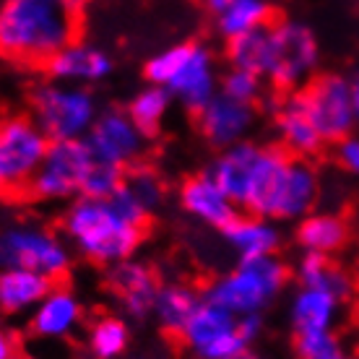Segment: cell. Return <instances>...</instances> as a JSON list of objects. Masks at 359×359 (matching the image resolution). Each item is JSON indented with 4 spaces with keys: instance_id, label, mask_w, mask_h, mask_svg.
I'll return each mask as SVG.
<instances>
[{
    "instance_id": "9",
    "label": "cell",
    "mask_w": 359,
    "mask_h": 359,
    "mask_svg": "<svg viewBox=\"0 0 359 359\" xmlns=\"http://www.w3.org/2000/svg\"><path fill=\"white\" fill-rule=\"evenodd\" d=\"M50 138L29 117H8L0 123V193L27 190L42 164Z\"/></svg>"
},
{
    "instance_id": "41",
    "label": "cell",
    "mask_w": 359,
    "mask_h": 359,
    "mask_svg": "<svg viewBox=\"0 0 359 359\" xmlns=\"http://www.w3.org/2000/svg\"><path fill=\"white\" fill-rule=\"evenodd\" d=\"M16 359H36V357H16Z\"/></svg>"
},
{
    "instance_id": "2",
    "label": "cell",
    "mask_w": 359,
    "mask_h": 359,
    "mask_svg": "<svg viewBox=\"0 0 359 359\" xmlns=\"http://www.w3.org/2000/svg\"><path fill=\"white\" fill-rule=\"evenodd\" d=\"M63 234L86 261L112 266L133 258L144 240V226L128 222L109 198L79 196L63 216Z\"/></svg>"
},
{
    "instance_id": "6",
    "label": "cell",
    "mask_w": 359,
    "mask_h": 359,
    "mask_svg": "<svg viewBox=\"0 0 359 359\" xmlns=\"http://www.w3.org/2000/svg\"><path fill=\"white\" fill-rule=\"evenodd\" d=\"M320 63L318 36L307 24L278 18L269 24V65L266 79L281 91L305 89Z\"/></svg>"
},
{
    "instance_id": "8",
    "label": "cell",
    "mask_w": 359,
    "mask_h": 359,
    "mask_svg": "<svg viewBox=\"0 0 359 359\" xmlns=\"http://www.w3.org/2000/svg\"><path fill=\"white\" fill-rule=\"evenodd\" d=\"M71 248L39 224L0 226V269H27L42 276L63 278L71 269Z\"/></svg>"
},
{
    "instance_id": "22",
    "label": "cell",
    "mask_w": 359,
    "mask_h": 359,
    "mask_svg": "<svg viewBox=\"0 0 359 359\" xmlns=\"http://www.w3.org/2000/svg\"><path fill=\"white\" fill-rule=\"evenodd\" d=\"M55 287L53 278L27 269H0V310L3 313H32L47 292Z\"/></svg>"
},
{
    "instance_id": "11",
    "label": "cell",
    "mask_w": 359,
    "mask_h": 359,
    "mask_svg": "<svg viewBox=\"0 0 359 359\" xmlns=\"http://www.w3.org/2000/svg\"><path fill=\"white\" fill-rule=\"evenodd\" d=\"M307 107L313 112V120L325 144H339L351 135L357 126L354 99H351V79H344L339 73H325L307 83L305 89Z\"/></svg>"
},
{
    "instance_id": "36",
    "label": "cell",
    "mask_w": 359,
    "mask_h": 359,
    "mask_svg": "<svg viewBox=\"0 0 359 359\" xmlns=\"http://www.w3.org/2000/svg\"><path fill=\"white\" fill-rule=\"evenodd\" d=\"M18 357V341L16 336L0 325V359H16Z\"/></svg>"
},
{
    "instance_id": "10",
    "label": "cell",
    "mask_w": 359,
    "mask_h": 359,
    "mask_svg": "<svg viewBox=\"0 0 359 359\" xmlns=\"http://www.w3.org/2000/svg\"><path fill=\"white\" fill-rule=\"evenodd\" d=\"M94 154L86 141H50L42 164L29 182V193L39 201H68L81 196V182Z\"/></svg>"
},
{
    "instance_id": "21",
    "label": "cell",
    "mask_w": 359,
    "mask_h": 359,
    "mask_svg": "<svg viewBox=\"0 0 359 359\" xmlns=\"http://www.w3.org/2000/svg\"><path fill=\"white\" fill-rule=\"evenodd\" d=\"M224 243L232 248L240 258H255V255H271L281 245V232L273 219L255 214H237L224 226L219 229Z\"/></svg>"
},
{
    "instance_id": "5",
    "label": "cell",
    "mask_w": 359,
    "mask_h": 359,
    "mask_svg": "<svg viewBox=\"0 0 359 359\" xmlns=\"http://www.w3.org/2000/svg\"><path fill=\"white\" fill-rule=\"evenodd\" d=\"M287 263L276 252L240 258L232 271L214 278L201 294L243 318V315L263 313L281 294V289L287 287Z\"/></svg>"
},
{
    "instance_id": "19",
    "label": "cell",
    "mask_w": 359,
    "mask_h": 359,
    "mask_svg": "<svg viewBox=\"0 0 359 359\" xmlns=\"http://www.w3.org/2000/svg\"><path fill=\"white\" fill-rule=\"evenodd\" d=\"M258 154H261V146L250 144V141H240V144L222 149L206 167L208 177L214 180L240 208H243L245 196H248V185H250Z\"/></svg>"
},
{
    "instance_id": "17",
    "label": "cell",
    "mask_w": 359,
    "mask_h": 359,
    "mask_svg": "<svg viewBox=\"0 0 359 359\" xmlns=\"http://www.w3.org/2000/svg\"><path fill=\"white\" fill-rule=\"evenodd\" d=\"M45 71L53 81L86 86V83H99L107 79L112 73V57L102 47L76 39L47 60Z\"/></svg>"
},
{
    "instance_id": "35",
    "label": "cell",
    "mask_w": 359,
    "mask_h": 359,
    "mask_svg": "<svg viewBox=\"0 0 359 359\" xmlns=\"http://www.w3.org/2000/svg\"><path fill=\"white\" fill-rule=\"evenodd\" d=\"M339 162L344 164V170L359 177V135H346L339 141Z\"/></svg>"
},
{
    "instance_id": "13",
    "label": "cell",
    "mask_w": 359,
    "mask_h": 359,
    "mask_svg": "<svg viewBox=\"0 0 359 359\" xmlns=\"http://www.w3.org/2000/svg\"><path fill=\"white\" fill-rule=\"evenodd\" d=\"M318 193H320V180H318L313 164L307 159H299V156H289L287 167L276 182L266 219L299 222L302 216L313 214L315 203H318Z\"/></svg>"
},
{
    "instance_id": "40",
    "label": "cell",
    "mask_w": 359,
    "mask_h": 359,
    "mask_svg": "<svg viewBox=\"0 0 359 359\" xmlns=\"http://www.w3.org/2000/svg\"><path fill=\"white\" fill-rule=\"evenodd\" d=\"M237 359H266V357H261V354H255V351H245L243 357H237Z\"/></svg>"
},
{
    "instance_id": "29",
    "label": "cell",
    "mask_w": 359,
    "mask_h": 359,
    "mask_svg": "<svg viewBox=\"0 0 359 359\" xmlns=\"http://www.w3.org/2000/svg\"><path fill=\"white\" fill-rule=\"evenodd\" d=\"M130 344V325L126 318L104 315L94 320L86 333V349L94 359H117L123 357Z\"/></svg>"
},
{
    "instance_id": "12",
    "label": "cell",
    "mask_w": 359,
    "mask_h": 359,
    "mask_svg": "<svg viewBox=\"0 0 359 359\" xmlns=\"http://www.w3.org/2000/svg\"><path fill=\"white\" fill-rule=\"evenodd\" d=\"M83 141L89 144L94 159L128 170L141 162L149 138L135 128L126 109H104V112H99L97 123L91 126L89 135Z\"/></svg>"
},
{
    "instance_id": "28",
    "label": "cell",
    "mask_w": 359,
    "mask_h": 359,
    "mask_svg": "<svg viewBox=\"0 0 359 359\" xmlns=\"http://www.w3.org/2000/svg\"><path fill=\"white\" fill-rule=\"evenodd\" d=\"M170 104H172V94L164 86H146L130 99V104H128V117L135 123V128L146 135V138H151V135L159 133V128H162L164 117L170 112Z\"/></svg>"
},
{
    "instance_id": "39",
    "label": "cell",
    "mask_w": 359,
    "mask_h": 359,
    "mask_svg": "<svg viewBox=\"0 0 359 359\" xmlns=\"http://www.w3.org/2000/svg\"><path fill=\"white\" fill-rule=\"evenodd\" d=\"M325 359H351V357H349V354H344V351L339 349V351H333V354H328Z\"/></svg>"
},
{
    "instance_id": "38",
    "label": "cell",
    "mask_w": 359,
    "mask_h": 359,
    "mask_svg": "<svg viewBox=\"0 0 359 359\" xmlns=\"http://www.w3.org/2000/svg\"><path fill=\"white\" fill-rule=\"evenodd\" d=\"M203 3H206V8L211 11V13H216V11L224 8V6L229 3V0H203Z\"/></svg>"
},
{
    "instance_id": "23",
    "label": "cell",
    "mask_w": 359,
    "mask_h": 359,
    "mask_svg": "<svg viewBox=\"0 0 359 359\" xmlns=\"http://www.w3.org/2000/svg\"><path fill=\"white\" fill-rule=\"evenodd\" d=\"M294 276L299 287L328 292L341 302H346L357 289V281L339 263H333L331 255H318V252H302V258L297 261Z\"/></svg>"
},
{
    "instance_id": "37",
    "label": "cell",
    "mask_w": 359,
    "mask_h": 359,
    "mask_svg": "<svg viewBox=\"0 0 359 359\" xmlns=\"http://www.w3.org/2000/svg\"><path fill=\"white\" fill-rule=\"evenodd\" d=\"M351 99H354V112H357V123H359V73L351 79Z\"/></svg>"
},
{
    "instance_id": "30",
    "label": "cell",
    "mask_w": 359,
    "mask_h": 359,
    "mask_svg": "<svg viewBox=\"0 0 359 359\" xmlns=\"http://www.w3.org/2000/svg\"><path fill=\"white\" fill-rule=\"evenodd\" d=\"M226 60L232 68L252 71L266 79L269 65V24L255 32H248L243 36H234L226 42Z\"/></svg>"
},
{
    "instance_id": "34",
    "label": "cell",
    "mask_w": 359,
    "mask_h": 359,
    "mask_svg": "<svg viewBox=\"0 0 359 359\" xmlns=\"http://www.w3.org/2000/svg\"><path fill=\"white\" fill-rule=\"evenodd\" d=\"M294 349L299 359H325L341 346L336 341L333 331H305L294 333Z\"/></svg>"
},
{
    "instance_id": "24",
    "label": "cell",
    "mask_w": 359,
    "mask_h": 359,
    "mask_svg": "<svg viewBox=\"0 0 359 359\" xmlns=\"http://www.w3.org/2000/svg\"><path fill=\"white\" fill-rule=\"evenodd\" d=\"M349 226L339 214L318 211L299 219L294 240L302 252H318V255H333L346 245Z\"/></svg>"
},
{
    "instance_id": "25",
    "label": "cell",
    "mask_w": 359,
    "mask_h": 359,
    "mask_svg": "<svg viewBox=\"0 0 359 359\" xmlns=\"http://www.w3.org/2000/svg\"><path fill=\"white\" fill-rule=\"evenodd\" d=\"M339 310H341V299L320 289L299 287L292 297L289 315H292L294 333L333 331V325L339 320Z\"/></svg>"
},
{
    "instance_id": "27",
    "label": "cell",
    "mask_w": 359,
    "mask_h": 359,
    "mask_svg": "<svg viewBox=\"0 0 359 359\" xmlns=\"http://www.w3.org/2000/svg\"><path fill=\"white\" fill-rule=\"evenodd\" d=\"M216 32L226 42L234 36H243L248 32L266 27L273 21V6L269 0H229L224 8L216 11Z\"/></svg>"
},
{
    "instance_id": "1",
    "label": "cell",
    "mask_w": 359,
    "mask_h": 359,
    "mask_svg": "<svg viewBox=\"0 0 359 359\" xmlns=\"http://www.w3.org/2000/svg\"><path fill=\"white\" fill-rule=\"evenodd\" d=\"M81 16L65 0H3L0 55L24 65H45L76 42Z\"/></svg>"
},
{
    "instance_id": "4",
    "label": "cell",
    "mask_w": 359,
    "mask_h": 359,
    "mask_svg": "<svg viewBox=\"0 0 359 359\" xmlns=\"http://www.w3.org/2000/svg\"><path fill=\"white\" fill-rule=\"evenodd\" d=\"M263 333V315H234L211 299H201L196 313L180 331V341L196 359H237L250 351Z\"/></svg>"
},
{
    "instance_id": "20",
    "label": "cell",
    "mask_w": 359,
    "mask_h": 359,
    "mask_svg": "<svg viewBox=\"0 0 359 359\" xmlns=\"http://www.w3.org/2000/svg\"><path fill=\"white\" fill-rule=\"evenodd\" d=\"M83 318V307L71 289L53 287L29 315V328L36 339H65Z\"/></svg>"
},
{
    "instance_id": "33",
    "label": "cell",
    "mask_w": 359,
    "mask_h": 359,
    "mask_svg": "<svg viewBox=\"0 0 359 359\" xmlns=\"http://www.w3.org/2000/svg\"><path fill=\"white\" fill-rule=\"evenodd\" d=\"M219 91L237 99V102L255 104V99L263 94V76L252 71H243V68H229L226 76L222 79V89Z\"/></svg>"
},
{
    "instance_id": "7",
    "label": "cell",
    "mask_w": 359,
    "mask_h": 359,
    "mask_svg": "<svg viewBox=\"0 0 359 359\" xmlns=\"http://www.w3.org/2000/svg\"><path fill=\"white\" fill-rule=\"evenodd\" d=\"M34 123L50 141H81L99 117L94 94L76 83L50 81L39 86L32 99Z\"/></svg>"
},
{
    "instance_id": "15",
    "label": "cell",
    "mask_w": 359,
    "mask_h": 359,
    "mask_svg": "<svg viewBox=\"0 0 359 359\" xmlns=\"http://www.w3.org/2000/svg\"><path fill=\"white\" fill-rule=\"evenodd\" d=\"M107 284L120 310L128 318L144 320L146 315H151L154 297L159 292V278L151 271V266H146L144 261H135V258L112 263L107 271Z\"/></svg>"
},
{
    "instance_id": "18",
    "label": "cell",
    "mask_w": 359,
    "mask_h": 359,
    "mask_svg": "<svg viewBox=\"0 0 359 359\" xmlns=\"http://www.w3.org/2000/svg\"><path fill=\"white\" fill-rule=\"evenodd\" d=\"M180 206L190 219H196L206 226H214V229H224L234 216L240 214V206L208 177L206 172L182 182Z\"/></svg>"
},
{
    "instance_id": "26",
    "label": "cell",
    "mask_w": 359,
    "mask_h": 359,
    "mask_svg": "<svg viewBox=\"0 0 359 359\" xmlns=\"http://www.w3.org/2000/svg\"><path fill=\"white\" fill-rule=\"evenodd\" d=\"M203 294L193 289L190 284H182V281H170V284H159V292L154 297V307L151 315L154 320L162 325L164 331L177 333L185 328L196 307L201 305Z\"/></svg>"
},
{
    "instance_id": "14",
    "label": "cell",
    "mask_w": 359,
    "mask_h": 359,
    "mask_svg": "<svg viewBox=\"0 0 359 359\" xmlns=\"http://www.w3.org/2000/svg\"><path fill=\"white\" fill-rule=\"evenodd\" d=\"M196 120L198 130L208 144L216 149H226V146L245 141L248 130L255 123V107L216 91V97L206 107L196 112Z\"/></svg>"
},
{
    "instance_id": "16",
    "label": "cell",
    "mask_w": 359,
    "mask_h": 359,
    "mask_svg": "<svg viewBox=\"0 0 359 359\" xmlns=\"http://www.w3.org/2000/svg\"><path fill=\"white\" fill-rule=\"evenodd\" d=\"M276 133L281 138V149H287L292 156L307 159L323 149V135L313 120V112L307 107L305 91H289L276 107Z\"/></svg>"
},
{
    "instance_id": "42",
    "label": "cell",
    "mask_w": 359,
    "mask_h": 359,
    "mask_svg": "<svg viewBox=\"0 0 359 359\" xmlns=\"http://www.w3.org/2000/svg\"><path fill=\"white\" fill-rule=\"evenodd\" d=\"M357 289H359V273H357Z\"/></svg>"
},
{
    "instance_id": "3",
    "label": "cell",
    "mask_w": 359,
    "mask_h": 359,
    "mask_svg": "<svg viewBox=\"0 0 359 359\" xmlns=\"http://www.w3.org/2000/svg\"><path fill=\"white\" fill-rule=\"evenodd\" d=\"M146 79L164 86L190 112L203 109L219 91L214 55L198 42H180L156 53L146 63Z\"/></svg>"
},
{
    "instance_id": "32",
    "label": "cell",
    "mask_w": 359,
    "mask_h": 359,
    "mask_svg": "<svg viewBox=\"0 0 359 359\" xmlns=\"http://www.w3.org/2000/svg\"><path fill=\"white\" fill-rule=\"evenodd\" d=\"M126 180V170L117 167V164L102 162V159H94L86 172V177L81 182V196L86 198H109L115 196L120 185Z\"/></svg>"
},
{
    "instance_id": "31",
    "label": "cell",
    "mask_w": 359,
    "mask_h": 359,
    "mask_svg": "<svg viewBox=\"0 0 359 359\" xmlns=\"http://www.w3.org/2000/svg\"><path fill=\"white\" fill-rule=\"evenodd\" d=\"M123 188L133 196V201L138 206L144 208L146 214H154L156 208L162 206L164 201V182L162 177L151 170V167H146L144 162L133 164V167H128L126 170V180H123Z\"/></svg>"
}]
</instances>
